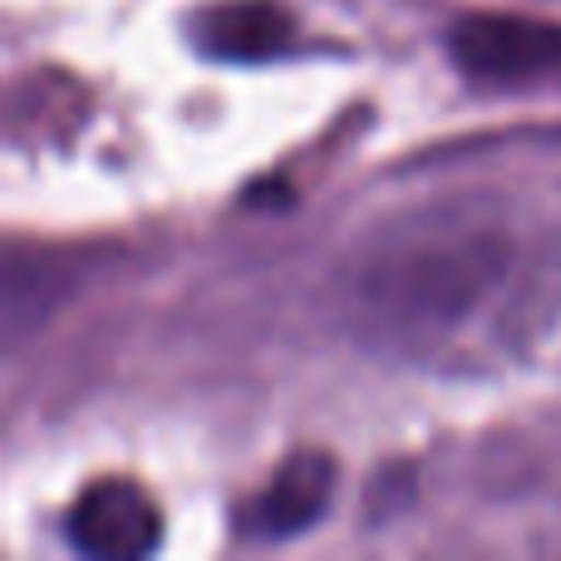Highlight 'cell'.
I'll list each match as a JSON object with an SVG mask.
<instances>
[{"mask_svg":"<svg viewBox=\"0 0 561 561\" xmlns=\"http://www.w3.org/2000/svg\"><path fill=\"white\" fill-rule=\"evenodd\" d=\"M193 45L207 59H232V65H262L280 59L296 45V15L280 0H213L187 25Z\"/></svg>","mask_w":561,"mask_h":561,"instance_id":"5b68a950","label":"cell"},{"mask_svg":"<svg viewBox=\"0 0 561 561\" xmlns=\"http://www.w3.org/2000/svg\"><path fill=\"white\" fill-rule=\"evenodd\" d=\"M507 213L428 203L379 222L340 272V306L355 335L394 355H434L497 310L517 276Z\"/></svg>","mask_w":561,"mask_h":561,"instance_id":"6da1fadb","label":"cell"},{"mask_svg":"<svg viewBox=\"0 0 561 561\" xmlns=\"http://www.w3.org/2000/svg\"><path fill=\"white\" fill-rule=\"evenodd\" d=\"M444 49L483 89H527L561 75V25L537 15H463L448 25Z\"/></svg>","mask_w":561,"mask_h":561,"instance_id":"7a4b0ae2","label":"cell"},{"mask_svg":"<svg viewBox=\"0 0 561 561\" xmlns=\"http://www.w3.org/2000/svg\"><path fill=\"white\" fill-rule=\"evenodd\" d=\"M330 497H335V458L320 448H296L232 513V533L247 542H286L325 517Z\"/></svg>","mask_w":561,"mask_h":561,"instance_id":"3957f363","label":"cell"},{"mask_svg":"<svg viewBox=\"0 0 561 561\" xmlns=\"http://www.w3.org/2000/svg\"><path fill=\"white\" fill-rule=\"evenodd\" d=\"M65 537L84 557L128 561L153 552L158 537H163V517L134 478H99L69 503Z\"/></svg>","mask_w":561,"mask_h":561,"instance_id":"277c9868","label":"cell"}]
</instances>
